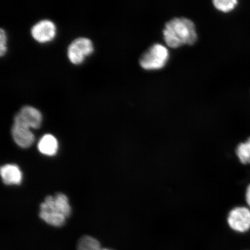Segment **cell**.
Instances as JSON below:
<instances>
[{"label":"cell","mask_w":250,"mask_h":250,"mask_svg":"<svg viewBox=\"0 0 250 250\" xmlns=\"http://www.w3.org/2000/svg\"><path fill=\"white\" fill-rule=\"evenodd\" d=\"M40 211L60 214L68 218L71 209L67 197L63 193H58L54 197H46L45 201L40 205Z\"/></svg>","instance_id":"obj_4"},{"label":"cell","mask_w":250,"mask_h":250,"mask_svg":"<svg viewBox=\"0 0 250 250\" xmlns=\"http://www.w3.org/2000/svg\"><path fill=\"white\" fill-rule=\"evenodd\" d=\"M11 133L15 142L21 148L30 147L35 140L30 128L22 125L14 124L12 127Z\"/></svg>","instance_id":"obj_8"},{"label":"cell","mask_w":250,"mask_h":250,"mask_svg":"<svg viewBox=\"0 0 250 250\" xmlns=\"http://www.w3.org/2000/svg\"><path fill=\"white\" fill-rule=\"evenodd\" d=\"M33 39L40 43H46L54 39L56 34L55 24L52 21L43 20L36 23L31 30Z\"/></svg>","instance_id":"obj_7"},{"label":"cell","mask_w":250,"mask_h":250,"mask_svg":"<svg viewBox=\"0 0 250 250\" xmlns=\"http://www.w3.org/2000/svg\"><path fill=\"white\" fill-rule=\"evenodd\" d=\"M228 225L236 232L244 233L250 229V210L246 207H236L231 210L227 218Z\"/></svg>","instance_id":"obj_5"},{"label":"cell","mask_w":250,"mask_h":250,"mask_svg":"<svg viewBox=\"0 0 250 250\" xmlns=\"http://www.w3.org/2000/svg\"><path fill=\"white\" fill-rule=\"evenodd\" d=\"M163 34L166 43L172 48L194 44L198 39L194 23L186 18H176L167 21Z\"/></svg>","instance_id":"obj_1"},{"label":"cell","mask_w":250,"mask_h":250,"mask_svg":"<svg viewBox=\"0 0 250 250\" xmlns=\"http://www.w3.org/2000/svg\"><path fill=\"white\" fill-rule=\"evenodd\" d=\"M42 116L41 112L31 106H24L16 115L14 124L27 127L39 129L42 125Z\"/></svg>","instance_id":"obj_6"},{"label":"cell","mask_w":250,"mask_h":250,"mask_svg":"<svg viewBox=\"0 0 250 250\" xmlns=\"http://www.w3.org/2000/svg\"><path fill=\"white\" fill-rule=\"evenodd\" d=\"M168 58V49L160 43H155L141 56L140 64L146 70L161 69L167 64Z\"/></svg>","instance_id":"obj_2"},{"label":"cell","mask_w":250,"mask_h":250,"mask_svg":"<svg viewBox=\"0 0 250 250\" xmlns=\"http://www.w3.org/2000/svg\"><path fill=\"white\" fill-rule=\"evenodd\" d=\"M38 148L42 154L55 155L58 149V141L52 134H45L40 140Z\"/></svg>","instance_id":"obj_10"},{"label":"cell","mask_w":250,"mask_h":250,"mask_svg":"<svg viewBox=\"0 0 250 250\" xmlns=\"http://www.w3.org/2000/svg\"><path fill=\"white\" fill-rule=\"evenodd\" d=\"M1 175L6 185H20L22 181V173L15 165H6L1 168Z\"/></svg>","instance_id":"obj_9"},{"label":"cell","mask_w":250,"mask_h":250,"mask_svg":"<svg viewBox=\"0 0 250 250\" xmlns=\"http://www.w3.org/2000/svg\"><path fill=\"white\" fill-rule=\"evenodd\" d=\"M7 51V36L4 30L0 31V55L4 56Z\"/></svg>","instance_id":"obj_15"},{"label":"cell","mask_w":250,"mask_h":250,"mask_svg":"<svg viewBox=\"0 0 250 250\" xmlns=\"http://www.w3.org/2000/svg\"><path fill=\"white\" fill-rule=\"evenodd\" d=\"M236 154L242 164H250V137L246 142L237 146Z\"/></svg>","instance_id":"obj_13"},{"label":"cell","mask_w":250,"mask_h":250,"mask_svg":"<svg viewBox=\"0 0 250 250\" xmlns=\"http://www.w3.org/2000/svg\"><path fill=\"white\" fill-rule=\"evenodd\" d=\"M246 201L250 208V184L248 188H247L246 192Z\"/></svg>","instance_id":"obj_16"},{"label":"cell","mask_w":250,"mask_h":250,"mask_svg":"<svg viewBox=\"0 0 250 250\" xmlns=\"http://www.w3.org/2000/svg\"><path fill=\"white\" fill-rule=\"evenodd\" d=\"M77 250H111L102 248L98 240L89 236L81 237L78 242Z\"/></svg>","instance_id":"obj_12"},{"label":"cell","mask_w":250,"mask_h":250,"mask_svg":"<svg viewBox=\"0 0 250 250\" xmlns=\"http://www.w3.org/2000/svg\"><path fill=\"white\" fill-rule=\"evenodd\" d=\"M39 216L47 224L57 227L63 226L66 218L63 215L42 211H40Z\"/></svg>","instance_id":"obj_11"},{"label":"cell","mask_w":250,"mask_h":250,"mask_svg":"<svg viewBox=\"0 0 250 250\" xmlns=\"http://www.w3.org/2000/svg\"><path fill=\"white\" fill-rule=\"evenodd\" d=\"M212 2L218 10L224 12L232 11L237 4L236 0H215Z\"/></svg>","instance_id":"obj_14"},{"label":"cell","mask_w":250,"mask_h":250,"mask_svg":"<svg viewBox=\"0 0 250 250\" xmlns=\"http://www.w3.org/2000/svg\"><path fill=\"white\" fill-rule=\"evenodd\" d=\"M93 52V43L87 38H78L72 42L67 50L68 59L74 64H80Z\"/></svg>","instance_id":"obj_3"}]
</instances>
